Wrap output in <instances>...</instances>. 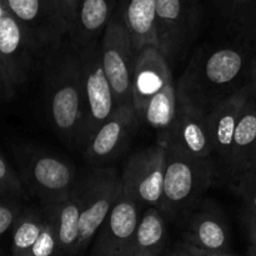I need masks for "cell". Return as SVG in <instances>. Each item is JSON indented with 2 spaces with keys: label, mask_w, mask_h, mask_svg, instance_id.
Returning <instances> with one entry per match:
<instances>
[{
  "label": "cell",
  "mask_w": 256,
  "mask_h": 256,
  "mask_svg": "<svg viewBox=\"0 0 256 256\" xmlns=\"http://www.w3.org/2000/svg\"><path fill=\"white\" fill-rule=\"evenodd\" d=\"M44 209V208H42ZM45 212V210H44ZM58 250V240L55 235L54 226H52V220L49 219L48 214L45 212V224L36 242L30 250L29 256H50L56 255Z\"/></svg>",
  "instance_id": "27"
},
{
  "label": "cell",
  "mask_w": 256,
  "mask_h": 256,
  "mask_svg": "<svg viewBox=\"0 0 256 256\" xmlns=\"http://www.w3.org/2000/svg\"><path fill=\"white\" fill-rule=\"evenodd\" d=\"M212 2L225 19L234 22L242 0H212Z\"/></svg>",
  "instance_id": "31"
},
{
  "label": "cell",
  "mask_w": 256,
  "mask_h": 256,
  "mask_svg": "<svg viewBox=\"0 0 256 256\" xmlns=\"http://www.w3.org/2000/svg\"><path fill=\"white\" fill-rule=\"evenodd\" d=\"M234 24L246 39L256 42V0H242Z\"/></svg>",
  "instance_id": "26"
},
{
  "label": "cell",
  "mask_w": 256,
  "mask_h": 256,
  "mask_svg": "<svg viewBox=\"0 0 256 256\" xmlns=\"http://www.w3.org/2000/svg\"><path fill=\"white\" fill-rule=\"evenodd\" d=\"M139 124L140 119L132 102L115 108L82 152L85 160L92 165L102 166L118 159L135 136Z\"/></svg>",
  "instance_id": "11"
},
{
  "label": "cell",
  "mask_w": 256,
  "mask_h": 256,
  "mask_svg": "<svg viewBox=\"0 0 256 256\" xmlns=\"http://www.w3.org/2000/svg\"><path fill=\"white\" fill-rule=\"evenodd\" d=\"M122 190V178L116 169L102 165H94L90 172L75 182L72 192L80 205V234L76 255L84 254L92 245Z\"/></svg>",
  "instance_id": "4"
},
{
  "label": "cell",
  "mask_w": 256,
  "mask_h": 256,
  "mask_svg": "<svg viewBox=\"0 0 256 256\" xmlns=\"http://www.w3.org/2000/svg\"><path fill=\"white\" fill-rule=\"evenodd\" d=\"M245 225H246L250 246L256 248V215L248 212L246 218H245Z\"/></svg>",
  "instance_id": "34"
},
{
  "label": "cell",
  "mask_w": 256,
  "mask_h": 256,
  "mask_svg": "<svg viewBox=\"0 0 256 256\" xmlns=\"http://www.w3.org/2000/svg\"><path fill=\"white\" fill-rule=\"evenodd\" d=\"M139 204L122 190L92 242V256H126L139 224Z\"/></svg>",
  "instance_id": "13"
},
{
  "label": "cell",
  "mask_w": 256,
  "mask_h": 256,
  "mask_svg": "<svg viewBox=\"0 0 256 256\" xmlns=\"http://www.w3.org/2000/svg\"><path fill=\"white\" fill-rule=\"evenodd\" d=\"M165 216L156 206H149L139 220L126 256H159L166 252Z\"/></svg>",
  "instance_id": "22"
},
{
  "label": "cell",
  "mask_w": 256,
  "mask_h": 256,
  "mask_svg": "<svg viewBox=\"0 0 256 256\" xmlns=\"http://www.w3.org/2000/svg\"><path fill=\"white\" fill-rule=\"evenodd\" d=\"M22 212V208L15 202H0V238L9 229H12L15 220Z\"/></svg>",
  "instance_id": "29"
},
{
  "label": "cell",
  "mask_w": 256,
  "mask_h": 256,
  "mask_svg": "<svg viewBox=\"0 0 256 256\" xmlns=\"http://www.w3.org/2000/svg\"><path fill=\"white\" fill-rule=\"evenodd\" d=\"M79 2L80 0H59V4L62 10V14H64L68 25H69V34L74 30L75 22H76Z\"/></svg>",
  "instance_id": "32"
},
{
  "label": "cell",
  "mask_w": 256,
  "mask_h": 256,
  "mask_svg": "<svg viewBox=\"0 0 256 256\" xmlns=\"http://www.w3.org/2000/svg\"><path fill=\"white\" fill-rule=\"evenodd\" d=\"M176 85L174 84V79L172 78L164 88L150 99L142 118V122H146L152 129L156 130L160 142H164L169 132L176 112Z\"/></svg>",
  "instance_id": "23"
},
{
  "label": "cell",
  "mask_w": 256,
  "mask_h": 256,
  "mask_svg": "<svg viewBox=\"0 0 256 256\" xmlns=\"http://www.w3.org/2000/svg\"></svg>",
  "instance_id": "40"
},
{
  "label": "cell",
  "mask_w": 256,
  "mask_h": 256,
  "mask_svg": "<svg viewBox=\"0 0 256 256\" xmlns=\"http://www.w3.org/2000/svg\"><path fill=\"white\" fill-rule=\"evenodd\" d=\"M42 70L48 120L60 139L76 149L84 116V82L79 52L69 34L45 52Z\"/></svg>",
  "instance_id": "2"
},
{
  "label": "cell",
  "mask_w": 256,
  "mask_h": 256,
  "mask_svg": "<svg viewBox=\"0 0 256 256\" xmlns=\"http://www.w3.org/2000/svg\"><path fill=\"white\" fill-rule=\"evenodd\" d=\"M116 8L122 12L136 52L146 45L158 46L155 32L156 0H118Z\"/></svg>",
  "instance_id": "21"
},
{
  "label": "cell",
  "mask_w": 256,
  "mask_h": 256,
  "mask_svg": "<svg viewBox=\"0 0 256 256\" xmlns=\"http://www.w3.org/2000/svg\"><path fill=\"white\" fill-rule=\"evenodd\" d=\"M182 239L204 249L209 256L235 255L229 224L219 208L208 200H202L189 215Z\"/></svg>",
  "instance_id": "15"
},
{
  "label": "cell",
  "mask_w": 256,
  "mask_h": 256,
  "mask_svg": "<svg viewBox=\"0 0 256 256\" xmlns=\"http://www.w3.org/2000/svg\"><path fill=\"white\" fill-rule=\"evenodd\" d=\"M226 186L246 206L248 212L256 215V170H245L234 175Z\"/></svg>",
  "instance_id": "25"
},
{
  "label": "cell",
  "mask_w": 256,
  "mask_h": 256,
  "mask_svg": "<svg viewBox=\"0 0 256 256\" xmlns=\"http://www.w3.org/2000/svg\"><path fill=\"white\" fill-rule=\"evenodd\" d=\"M116 4L118 0H80L74 30L69 34L72 42L82 48L100 39Z\"/></svg>",
  "instance_id": "20"
},
{
  "label": "cell",
  "mask_w": 256,
  "mask_h": 256,
  "mask_svg": "<svg viewBox=\"0 0 256 256\" xmlns=\"http://www.w3.org/2000/svg\"><path fill=\"white\" fill-rule=\"evenodd\" d=\"M256 158V104L248 98L240 114L230 152L228 180L234 175L249 170Z\"/></svg>",
  "instance_id": "19"
},
{
  "label": "cell",
  "mask_w": 256,
  "mask_h": 256,
  "mask_svg": "<svg viewBox=\"0 0 256 256\" xmlns=\"http://www.w3.org/2000/svg\"><path fill=\"white\" fill-rule=\"evenodd\" d=\"M58 240L56 255H76L80 234V205L74 192L60 202L42 204Z\"/></svg>",
  "instance_id": "18"
},
{
  "label": "cell",
  "mask_w": 256,
  "mask_h": 256,
  "mask_svg": "<svg viewBox=\"0 0 256 256\" xmlns=\"http://www.w3.org/2000/svg\"><path fill=\"white\" fill-rule=\"evenodd\" d=\"M249 96V85H245L242 89L220 102L208 114L215 180L225 184L228 180V168H229L232 138L242 106Z\"/></svg>",
  "instance_id": "14"
},
{
  "label": "cell",
  "mask_w": 256,
  "mask_h": 256,
  "mask_svg": "<svg viewBox=\"0 0 256 256\" xmlns=\"http://www.w3.org/2000/svg\"><path fill=\"white\" fill-rule=\"evenodd\" d=\"M248 85H249L250 96L252 98V100H254L255 104H256V55H254V58H252Z\"/></svg>",
  "instance_id": "35"
},
{
  "label": "cell",
  "mask_w": 256,
  "mask_h": 256,
  "mask_svg": "<svg viewBox=\"0 0 256 256\" xmlns=\"http://www.w3.org/2000/svg\"><path fill=\"white\" fill-rule=\"evenodd\" d=\"M14 95L15 88L12 85V80H10L9 75H8L6 69H5L4 64H2V59H0V96L5 100H9Z\"/></svg>",
  "instance_id": "33"
},
{
  "label": "cell",
  "mask_w": 256,
  "mask_h": 256,
  "mask_svg": "<svg viewBox=\"0 0 256 256\" xmlns=\"http://www.w3.org/2000/svg\"><path fill=\"white\" fill-rule=\"evenodd\" d=\"M165 152L162 142L150 145L130 155L122 169V190L139 206H160L165 175Z\"/></svg>",
  "instance_id": "9"
},
{
  "label": "cell",
  "mask_w": 256,
  "mask_h": 256,
  "mask_svg": "<svg viewBox=\"0 0 256 256\" xmlns=\"http://www.w3.org/2000/svg\"><path fill=\"white\" fill-rule=\"evenodd\" d=\"M4 2H5V0H0V5L4 4Z\"/></svg>",
  "instance_id": "39"
},
{
  "label": "cell",
  "mask_w": 256,
  "mask_h": 256,
  "mask_svg": "<svg viewBox=\"0 0 256 256\" xmlns=\"http://www.w3.org/2000/svg\"><path fill=\"white\" fill-rule=\"evenodd\" d=\"M4 194H6V192H5L4 190H2V188H0V196H2V195H4Z\"/></svg>",
  "instance_id": "38"
},
{
  "label": "cell",
  "mask_w": 256,
  "mask_h": 256,
  "mask_svg": "<svg viewBox=\"0 0 256 256\" xmlns=\"http://www.w3.org/2000/svg\"><path fill=\"white\" fill-rule=\"evenodd\" d=\"M172 78V68L159 48L146 45L138 52L132 78V104L140 122L148 102Z\"/></svg>",
  "instance_id": "17"
},
{
  "label": "cell",
  "mask_w": 256,
  "mask_h": 256,
  "mask_svg": "<svg viewBox=\"0 0 256 256\" xmlns=\"http://www.w3.org/2000/svg\"><path fill=\"white\" fill-rule=\"evenodd\" d=\"M18 162L24 186L42 204L60 202L70 195L75 185V166L58 155L38 149H22Z\"/></svg>",
  "instance_id": "6"
},
{
  "label": "cell",
  "mask_w": 256,
  "mask_h": 256,
  "mask_svg": "<svg viewBox=\"0 0 256 256\" xmlns=\"http://www.w3.org/2000/svg\"><path fill=\"white\" fill-rule=\"evenodd\" d=\"M200 19L199 6L195 0H156L158 48L168 62L184 58L199 32Z\"/></svg>",
  "instance_id": "8"
},
{
  "label": "cell",
  "mask_w": 256,
  "mask_h": 256,
  "mask_svg": "<svg viewBox=\"0 0 256 256\" xmlns=\"http://www.w3.org/2000/svg\"><path fill=\"white\" fill-rule=\"evenodd\" d=\"M162 142L214 166L208 115L184 102H178L175 118Z\"/></svg>",
  "instance_id": "16"
},
{
  "label": "cell",
  "mask_w": 256,
  "mask_h": 256,
  "mask_svg": "<svg viewBox=\"0 0 256 256\" xmlns=\"http://www.w3.org/2000/svg\"><path fill=\"white\" fill-rule=\"evenodd\" d=\"M45 50L5 10L0 18V59L6 69L14 88L22 86L38 66H42Z\"/></svg>",
  "instance_id": "10"
},
{
  "label": "cell",
  "mask_w": 256,
  "mask_h": 256,
  "mask_svg": "<svg viewBox=\"0 0 256 256\" xmlns=\"http://www.w3.org/2000/svg\"><path fill=\"white\" fill-rule=\"evenodd\" d=\"M104 72L112 85L115 106L132 102V78L138 52L118 8L100 39Z\"/></svg>",
  "instance_id": "7"
},
{
  "label": "cell",
  "mask_w": 256,
  "mask_h": 256,
  "mask_svg": "<svg viewBox=\"0 0 256 256\" xmlns=\"http://www.w3.org/2000/svg\"><path fill=\"white\" fill-rule=\"evenodd\" d=\"M4 5L45 52L69 34L59 0H5Z\"/></svg>",
  "instance_id": "12"
},
{
  "label": "cell",
  "mask_w": 256,
  "mask_h": 256,
  "mask_svg": "<svg viewBox=\"0 0 256 256\" xmlns=\"http://www.w3.org/2000/svg\"><path fill=\"white\" fill-rule=\"evenodd\" d=\"M165 146L164 188L159 209L165 219L185 224L215 182L214 166L185 154L174 145Z\"/></svg>",
  "instance_id": "3"
},
{
  "label": "cell",
  "mask_w": 256,
  "mask_h": 256,
  "mask_svg": "<svg viewBox=\"0 0 256 256\" xmlns=\"http://www.w3.org/2000/svg\"><path fill=\"white\" fill-rule=\"evenodd\" d=\"M166 256H209L206 252L202 248L196 246L189 240L182 239V242L172 245L170 249H166L165 254Z\"/></svg>",
  "instance_id": "30"
},
{
  "label": "cell",
  "mask_w": 256,
  "mask_h": 256,
  "mask_svg": "<svg viewBox=\"0 0 256 256\" xmlns=\"http://www.w3.org/2000/svg\"><path fill=\"white\" fill-rule=\"evenodd\" d=\"M100 39L82 48L76 46L84 82V116L76 142L80 152L86 148L116 108L112 85L102 68Z\"/></svg>",
  "instance_id": "5"
},
{
  "label": "cell",
  "mask_w": 256,
  "mask_h": 256,
  "mask_svg": "<svg viewBox=\"0 0 256 256\" xmlns=\"http://www.w3.org/2000/svg\"><path fill=\"white\" fill-rule=\"evenodd\" d=\"M45 224L44 209L22 210L12 225V254L15 256H29L30 250L36 242Z\"/></svg>",
  "instance_id": "24"
},
{
  "label": "cell",
  "mask_w": 256,
  "mask_h": 256,
  "mask_svg": "<svg viewBox=\"0 0 256 256\" xmlns=\"http://www.w3.org/2000/svg\"><path fill=\"white\" fill-rule=\"evenodd\" d=\"M252 58L242 48L230 45L200 48L178 82V102L208 115L248 85Z\"/></svg>",
  "instance_id": "1"
},
{
  "label": "cell",
  "mask_w": 256,
  "mask_h": 256,
  "mask_svg": "<svg viewBox=\"0 0 256 256\" xmlns=\"http://www.w3.org/2000/svg\"><path fill=\"white\" fill-rule=\"evenodd\" d=\"M0 188L6 194H22L25 188L22 178L10 168L2 155H0Z\"/></svg>",
  "instance_id": "28"
},
{
  "label": "cell",
  "mask_w": 256,
  "mask_h": 256,
  "mask_svg": "<svg viewBox=\"0 0 256 256\" xmlns=\"http://www.w3.org/2000/svg\"><path fill=\"white\" fill-rule=\"evenodd\" d=\"M248 255H252V256H256V248L255 246H249L246 252Z\"/></svg>",
  "instance_id": "36"
},
{
  "label": "cell",
  "mask_w": 256,
  "mask_h": 256,
  "mask_svg": "<svg viewBox=\"0 0 256 256\" xmlns=\"http://www.w3.org/2000/svg\"><path fill=\"white\" fill-rule=\"evenodd\" d=\"M249 170H256V158L254 159V162H252V166H250Z\"/></svg>",
  "instance_id": "37"
}]
</instances>
